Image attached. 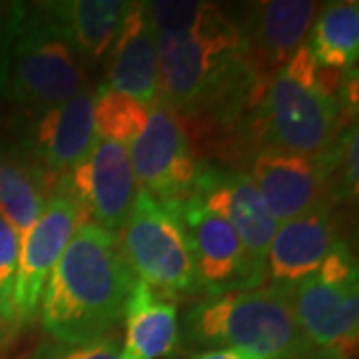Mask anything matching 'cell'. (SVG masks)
I'll return each mask as SVG.
<instances>
[{"label":"cell","instance_id":"obj_19","mask_svg":"<svg viewBox=\"0 0 359 359\" xmlns=\"http://www.w3.org/2000/svg\"><path fill=\"white\" fill-rule=\"evenodd\" d=\"M126 341L122 353L126 359L168 358L178 347V309L176 304L158 295L140 280L124 306Z\"/></svg>","mask_w":359,"mask_h":359},{"label":"cell","instance_id":"obj_29","mask_svg":"<svg viewBox=\"0 0 359 359\" xmlns=\"http://www.w3.org/2000/svg\"><path fill=\"white\" fill-rule=\"evenodd\" d=\"M6 341H8V337H6V335H4V332H2V330H0V347L4 346V344H6Z\"/></svg>","mask_w":359,"mask_h":359},{"label":"cell","instance_id":"obj_6","mask_svg":"<svg viewBox=\"0 0 359 359\" xmlns=\"http://www.w3.org/2000/svg\"><path fill=\"white\" fill-rule=\"evenodd\" d=\"M136 280L166 299L202 292L192 252L172 204H160L138 186L128 219L118 233Z\"/></svg>","mask_w":359,"mask_h":359},{"label":"cell","instance_id":"obj_28","mask_svg":"<svg viewBox=\"0 0 359 359\" xmlns=\"http://www.w3.org/2000/svg\"><path fill=\"white\" fill-rule=\"evenodd\" d=\"M290 359H351V351H347V349H311L304 355Z\"/></svg>","mask_w":359,"mask_h":359},{"label":"cell","instance_id":"obj_21","mask_svg":"<svg viewBox=\"0 0 359 359\" xmlns=\"http://www.w3.org/2000/svg\"><path fill=\"white\" fill-rule=\"evenodd\" d=\"M313 62L320 68L347 72L355 68L359 56V4L330 2L321 8L306 42Z\"/></svg>","mask_w":359,"mask_h":359},{"label":"cell","instance_id":"obj_11","mask_svg":"<svg viewBox=\"0 0 359 359\" xmlns=\"http://www.w3.org/2000/svg\"><path fill=\"white\" fill-rule=\"evenodd\" d=\"M323 8L316 0H266L245 11L242 26L244 58L257 82L269 84L309 34Z\"/></svg>","mask_w":359,"mask_h":359},{"label":"cell","instance_id":"obj_16","mask_svg":"<svg viewBox=\"0 0 359 359\" xmlns=\"http://www.w3.org/2000/svg\"><path fill=\"white\" fill-rule=\"evenodd\" d=\"M339 238L334 204L318 205L283 222L266 254V278L273 287L290 292L320 269Z\"/></svg>","mask_w":359,"mask_h":359},{"label":"cell","instance_id":"obj_4","mask_svg":"<svg viewBox=\"0 0 359 359\" xmlns=\"http://www.w3.org/2000/svg\"><path fill=\"white\" fill-rule=\"evenodd\" d=\"M184 344L194 349H245L262 359H290L313 347L304 337L285 290L257 287L212 295L184 318Z\"/></svg>","mask_w":359,"mask_h":359},{"label":"cell","instance_id":"obj_27","mask_svg":"<svg viewBox=\"0 0 359 359\" xmlns=\"http://www.w3.org/2000/svg\"><path fill=\"white\" fill-rule=\"evenodd\" d=\"M190 359H262L245 349H205L196 351Z\"/></svg>","mask_w":359,"mask_h":359},{"label":"cell","instance_id":"obj_5","mask_svg":"<svg viewBox=\"0 0 359 359\" xmlns=\"http://www.w3.org/2000/svg\"><path fill=\"white\" fill-rule=\"evenodd\" d=\"M46 2L26 4L11 48L4 94L40 114L86 90V68Z\"/></svg>","mask_w":359,"mask_h":359},{"label":"cell","instance_id":"obj_24","mask_svg":"<svg viewBox=\"0 0 359 359\" xmlns=\"http://www.w3.org/2000/svg\"><path fill=\"white\" fill-rule=\"evenodd\" d=\"M20 240L0 216V330L11 339L16 334L14 318V282L18 269Z\"/></svg>","mask_w":359,"mask_h":359},{"label":"cell","instance_id":"obj_26","mask_svg":"<svg viewBox=\"0 0 359 359\" xmlns=\"http://www.w3.org/2000/svg\"><path fill=\"white\" fill-rule=\"evenodd\" d=\"M22 2H0V96L4 94L8 62H11V48L20 18L25 14Z\"/></svg>","mask_w":359,"mask_h":359},{"label":"cell","instance_id":"obj_10","mask_svg":"<svg viewBox=\"0 0 359 359\" xmlns=\"http://www.w3.org/2000/svg\"><path fill=\"white\" fill-rule=\"evenodd\" d=\"M80 224L82 219L78 205L56 182L39 222L26 233V238L20 240L18 269L14 282L16 327L34 320L44 282Z\"/></svg>","mask_w":359,"mask_h":359},{"label":"cell","instance_id":"obj_12","mask_svg":"<svg viewBox=\"0 0 359 359\" xmlns=\"http://www.w3.org/2000/svg\"><path fill=\"white\" fill-rule=\"evenodd\" d=\"M192 194L208 210L226 219L248 254L266 266V254L280 224L269 214L248 172L200 162Z\"/></svg>","mask_w":359,"mask_h":359},{"label":"cell","instance_id":"obj_1","mask_svg":"<svg viewBox=\"0 0 359 359\" xmlns=\"http://www.w3.org/2000/svg\"><path fill=\"white\" fill-rule=\"evenodd\" d=\"M158 56V100L176 116L192 112L250 70L242 26L218 2H146Z\"/></svg>","mask_w":359,"mask_h":359},{"label":"cell","instance_id":"obj_9","mask_svg":"<svg viewBox=\"0 0 359 359\" xmlns=\"http://www.w3.org/2000/svg\"><path fill=\"white\" fill-rule=\"evenodd\" d=\"M80 210L82 224L120 233L138 192L128 148L114 140L96 138L86 158L58 180Z\"/></svg>","mask_w":359,"mask_h":359},{"label":"cell","instance_id":"obj_23","mask_svg":"<svg viewBox=\"0 0 359 359\" xmlns=\"http://www.w3.org/2000/svg\"><path fill=\"white\" fill-rule=\"evenodd\" d=\"M358 122L339 132L323 152L325 188L332 204H353L358 200Z\"/></svg>","mask_w":359,"mask_h":359},{"label":"cell","instance_id":"obj_13","mask_svg":"<svg viewBox=\"0 0 359 359\" xmlns=\"http://www.w3.org/2000/svg\"><path fill=\"white\" fill-rule=\"evenodd\" d=\"M248 176L278 224L308 214L318 205L332 204L325 188L323 154L262 150L250 160Z\"/></svg>","mask_w":359,"mask_h":359},{"label":"cell","instance_id":"obj_18","mask_svg":"<svg viewBox=\"0 0 359 359\" xmlns=\"http://www.w3.org/2000/svg\"><path fill=\"white\" fill-rule=\"evenodd\" d=\"M25 148L0 146V216L18 240L39 222L56 182Z\"/></svg>","mask_w":359,"mask_h":359},{"label":"cell","instance_id":"obj_2","mask_svg":"<svg viewBox=\"0 0 359 359\" xmlns=\"http://www.w3.org/2000/svg\"><path fill=\"white\" fill-rule=\"evenodd\" d=\"M134 282L118 236L80 224L42 287V327L60 344L104 337L124 313Z\"/></svg>","mask_w":359,"mask_h":359},{"label":"cell","instance_id":"obj_25","mask_svg":"<svg viewBox=\"0 0 359 359\" xmlns=\"http://www.w3.org/2000/svg\"><path fill=\"white\" fill-rule=\"evenodd\" d=\"M30 359H126L122 346L114 337L104 335L84 344H60L54 341L42 346Z\"/></svg>","mask_w":359,"mask_h":359},{"label":"cell","instance_id":"obj_3","mask_svg":"<svg viewBox=\"0 0 359 359\" xmlns=\"http://www.w3.org/2000/svg\"><path fill=\"white\" fill-rule=\"evenodd\" d=\"M346 72L320 68L306 42L269 80L268 90L245 120L236 160L262 150L302 156L323 154L347 124L339 88Z\"/></svg>","mask_w":359,"mask_h":359},{"label":"cell","instance_id":"obj_20","mask_svg":"<svg viewBox=\"0 0 359 359\" xmlns=\"http://www.w3.org/2000/svg\"><path fill=\"white\" fill-rule=\"evenodd\" d=\"M65 26L84 65H98L112 52L130 2L124 0H66L46 2Z\"/></svg>","mask_w":359,"mask_h":359},{"label":"cell","instance_id":"obj_22","mask_svg":"<svg viewBox=\"0 0 359 359\" xmlns=\"http://www.w3.org/2000/svg\"><path fill=\"white\" fill-rule=\"evenodd\" d=\"M150 106L122 92L100 86L94 94V130L104 140H114L128 148L146 126Z\"/></svg>","mask_w":359,"mask_h":359},{"label":"cell","instance_id":"obj_15","mask_svg":"<svg viewBox=\"0 0 359 359\" xmlns=\"http://www.w3.org/2000/svg\"><path fill=\"white\" fill-rule=\"evenodd\" d=\"M94 92L84 90L68 102L34 114L20 146L54 178H62L96 142Z\"/></svg>","mask_w":359,"mask_h":359},{"label":"cell","instance_id":"obj_14","mask_svg":"<svg viewBox=\"0 0 359 359\" xmlns=\"http://www.w3.org/2000/svg\"><path fill=\"white\" fill-rule=\"evenodd\" d=\"M290 304L304 337L313 349H347L358 341L359 282H327L318 273L294 285Z\"/></svg>","mask_w":359,"mask_h":359},{"label":"cell","instance_id":"obj_17","mask_svg":"<svg viewBox=\"0 0 359 359\" xmlns=\"http://www.w3.org/2000/svg\"><path fill=\"white\" fill-rule=\"evenodd\" d=\"M110 56L104 86L152 106L158 100V56L146 2H130Z\"/></svg>","mask_w":359,"mask_h":359},{"label":"cell","instance_id":"obj_7","mask_svg":"<svg viewBox=\"0 0 359 359\" xmlns=\"http://www.w3.org/2000/svg\"><path fill=\"white\" fill-rule=\"evenodd\" d=\"M172 205L188 238L200 290L208 297L257 290L266 282V266L248 254L226 219L208 210L194 194Z\"/></svg>","mask_w":359,"mask_h":359},{"label":"cell","instance_id":"obj_8","mask_svg":"<svg viewBox=\"0 0 359 359\" xmlns=\"http://www.w3.org/2000/svg\"><path fill=\"white\" fill-rule=\"evenodd\" d=\"M136 184L160 204H180L192 196L200 162L178 116L156 100L146 126L128 146Z\"/></svg>","mask_w":359,"mask_h":359}]
</instances>
